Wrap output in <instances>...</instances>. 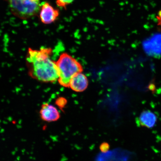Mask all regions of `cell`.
<instances>
[{
    "mask_svg": "<svg viewBox=\"0 0 161 161\" xmlns=\"http://www.w3.org/2000/svg\"><path fill=\"white\" fill-rule=\"evenodd\" d=\"M52 53L50 48H42L39 50L29 48L26 60L31 77L43 82L58 80L59 70L56 62L51 59Z\"/></svg>",
    "mask_w": 161,
    "mask_h": 161,
    "instance_id": "6da1fadb",
    "label": "cell"
},
{
    "mask_svg": "<svg viewBox=\"0 0 161 161\" xmlns=\"http://www.w3.org/2000/svg\"><path fill=\"white\" fill-rule=\"evenodd\" d=\"M59 72L58 80L60 85L68 87L70 80L76 74L82 71L79 62L68 54H62L56 62Z\"/></svg>",
    "mask_w": 161,
    "mask_h": 161,
    "instance_id": "7a4b0ae2",
    "label": "cell"
},
{
    "mask_svg": "<svg viewBox=\"0 0 161 161\" xmlns=\"http://www.w3.org/2000/svg\"><path fill=\"white\" fill-rule=\"evenodd\" d=\"M8 5L11 13L19 19L26 20L39 13L40 0H4Z\"/></svg>",
    "mask_w": 161,
    "mask_h": 161,
    "instance_id": "3957f363",
    "label": "cell"
},
{
    "mask_svg": "<svg viewBox=\"0 0 161 161\" xmlns=\"http://www.w3.org/2000/svg\"><path fill=\"white\" fill-rule=\"evenodd\" d=\"M39 13L40 20L46 25L53 23L59 15V10L52 7L47 2L42 4Z\"/></svg>",
    "mask_w": 161,
    "mask_h": 161,
    "instance_id": "277c9868",
    "label": "cell"
},
{
    "mask_svg": "<svg viewBox=\"0 0 161 161\" xmlns=\"http://www.w3.org/2000/svg\"><path fill=\"white\" fill-rule=\"evenodd\" d=\"M39 114L42 120L47 122L57 121L60 118V113L57 108L47 103L42 104Z\"/></svg>",
    "mask_w": 161,
    "mask_h": 161,
    "instance_id": "5b68a950",
    "label": "cell"
},
{
    "mask_svg": "<svg viewBox=\"0 0 161 161\" xmlns=\"http://www.w3.org/2000/svg\"><path fill=\"white\" fill-rule=\"evenodd\" d=\"M88 80L87 77L82 72H79L70 80L69 87L76 92H81L87 88Z\"/></svg>",
    "mask_w": 161,
    "mask_h": 161,
    "instance_id": "8992f818",
    "label": "cell"
},
{
    "mask_svg": "<svg viewBox=\"0 0 161 161\" xmlns=\"http://www.w3.org/2000/svg\"><path fill=\"white\" fill-rule=\"evenodd\" d=\"M157 121L155 114L150 110H144L141 114L136 123L141 126L148 128L153 127Z\"/></svg>",
    "mask_w": 161,
    "mask_h": 161,
    "instance_id": "52a82bcc",
    "label": "cell"
},
{
    "mask_svg": "<svg viewBox=\"0 0 161 161\" xmlns=\"http://www.w3.org/2000/svg\"><path fill=\"white\" fill-rule=\"evenodd\" d=\"M56 105L62 112H64V108H65L67 103V100L65 98L59 97L56 99L55 101Z\"/></svg>",
    "mask_w": 161,
    "mask_h": 161,
    "instance_id": "ba28073f",
    "label": "cell"
},
{
    "mask_svg": "<svg viewBox=\"0 0 161 161\" xmlns=\"http://www.w3.org/2000/svg\"><path fill=\"white\" fill-rule=\"evenodd\" d=\"M74 1V0H56V4L58 7L66 9L67 6Z\"/></svg>",
    "mask_w": 161,
    "mask_h": 161,
    "instance_id": "9c48e42d",
    "label": "cell"
},
{
    "mask_svg": "<svg viewBox=\"0 0 161 161\" xmlns=\"http://www.w3.org/2000/svg\"><path fill=\"white\" fill-rule=\"evenodd\" d=\"M110 146L109 144L107 142H103L100 145V150L102 153L107 152L110 149Z\"/></svg>",
    "mask_w": 161,
    "mask_h": 161,
    "instance_id": "30bf717a",
    "label": "cell"
},
{
    "mask_svg": "<svg viewBox=\"0 0 161 161\" xmlns=\"http://www.w3.org/2000/svg\"><path fill=\"white\" fill-rule=\"evenodd\" d=\"M156 18L158 20V25L161 27V10L158 12Z\"/></svg>",
    "mask_w": 161,
    "mask_h": 161,
    "instance_id": "8fae6325",
    "label": "cell"
}]
</instances>
